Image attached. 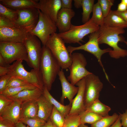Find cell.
<instances>
[{
    "label": "cell",
    "instance_id": "1",
    "mask_svg": "<svg viewBox=\"0 0 127 127\" xmlns=\"http://www.w3.org/2000/svg\"><path fill=\"white\" fill-rule=\"evenodd\" d=\"M99 31V44H106L113 48L109 52L111 57L118 59L127 56V50L121 48L118 45L119 42H124L125 41V38L120 35L125 33L124 29L111 27L104 24L100 27Z\"/></svg>",
    "mask_w": 127,
    "mask_h": 127
},
{
    "label": "cell",
    "instance_id": "2",
    "mask_svg": "<svg viewBox=\"0 0 127 127\" xmlns=\"http://www.w3.org/2000/svg\"><path fill=\"white\" fill-rule=\"evenodd\" d=\"M61 68L50 49L46 46H43L40 71L44 86L49 91Z\"/></svg>",
    "mask_w": 127,
    "mask_h": 127
},
{
    "label": "cell",
    "instance_id": "3",
    "mask_svg": "<svg viewBox=\"0 0 127 127\" xmlns=\"http://www.w3.org/2000/svg\"><path fill=\"white\" fill-rule=\"evenodd\" d=\"M65 43L58 33H55L50 36L45 46L50 50L61 68L65 70L69 68L72 60Z\"/></svg>",
    "mask_w": 127,
    "mask_h": 127
},
{
    "label": "cell",
    "instance_id": "4",
    "mask_svg": "<svg viewBox=\"0 0 127 127\" xmlns=\"http://www.w3.org/2000/svg\"><path fill=\"white\" fill-rule=\"evenodd\" d=\"M100 27L94 23L90 19L86 23L80 25H71L67 32L58 33L65 43H77L80 45V42H83V39L86 36L99 30Z\"/></svg>",
    "mask_w": 127,
    "mask_h": 127
},
{
    "label": "cell",
    "instance_id": "5",
    "mask_svg": "<svg viewBox=\"0 0 127 127\" xmlns=\"http://www.w3.org/2000/svg\"><path fill=\"white\" fill-rule=\"evenodd\" d=\"M99 34V30L91 33L89 36L88 41L85 44L77 47L69 46L67 48L71 56L74 51L79 50H83L93 54L97 59L100 65L102 68L107 79L109 81L108 76L102 62L101 58L104 54L109 53L112 50L109 48L103 49L100 48L98 40Z\"/></svg>",
    "mask_w": 127,
    "mask_h": 127
},
{
    "label": "cell",
    "instance_id": "6",
    "mask_svg": "<svg viewBox=\"0 0 127 127\" xmlns=\"http://www.w3.org/2000/svg\"><path fill=\"white\" fill-rule=\"evenodd\" d=\"M20 60L14 62L9 67L8 74L20 78L43 90L44 86L40 71L33 69L30 71L26 70Z\"/></svg>",
    "mask_w": 127,
    "mask_h": 127
},
{
    "label": "cell",
    "instance_id": "7",
    "mask_svg": "<svg viewBox=\"0 0 127 127\" xmlns=\"http://www.w3.org/2000/svg\"><path fill=\"white\" fill-rule=\"evenodd\" d=\"M0 55L8 63L15 61H28V54L24 43L0 42Z\"/></svg>",
    "mask_w": 127,
    "mask_h": 127
},
{
    "label": "cell",
    "instance_id": "8",
    "mask_svg": "<svg viewBox=\"0 0 127 127\" xmlns=\"http://www.w3.org/2000/svg\"><path fill=\"white\" fill-rule=\"evenodd\" d=\"M41 42L36 36L29 32L24 43L28 54L27 64L30 67L40 71L42 54Z\"/></svg>",
    "mask_w": 127,
    "mask_h": 127
},
{
    "label": "cell",
    "instance_id": "9",
    "mask_svg": "<svg viewBox=\"0 0 127 127\" xmlns=\"http://www.w3.org/2000/svg\"><path fill=\"white\" fill-rule=\"evenodd\" d=\"M57 28L55 23L39 9L38 22L34 29L30 32L39 39L43 46H45L50 36L56 33Z\"/></svg>",
    "mask_w": 127,
    "mask_h": 127
},
{
    "label": "cell",
    "instance_id": "10",
    "mask_svg": "<svg viewBox=\"0 0 127 127\" xmlns=\"http://www.w3.org/2000/svg\"><path fill=\"white\" fill-rule=\"evenodd\" d=\"M71 56L72 63L69 68L70 74L67 79L71 83L75 85L78 81L92 73L86 68L87 61L82 54L72 53Z\"/></svg>",
    "mask_w": 127,
    "mask_h": 127
},
{
    "label": "cell",
    "instance_id": "11",
    "mask_svg": "<svg viewBox=\"0 0 127 127\" xmlns=\"http://www.w3.org/2000/svg\"><path fill=\"white\" fill-rule=\"evenodd\" d=\"M16 10L17 16L14 23L15 26L30 32L35 28L38 22L39 9L36 8H29Z\"/></svg>",
    "mask_w": 127,
    "mask_h": 127
},
{
    "label": "cell",
    "instance_id": "12",
    "mask_svg": "<svg viewBox=\"0 0 127 127\" xmlns=\"http://www.w3.org/2000/svg\"><path fill=\"white\" fill-rule=\"evenodd\" d=\"M103 87V84L98 76L92 73L86 77L84 93L86 110L93 102L99 99Z\"/></svg>",
    "mask_w": 127,
    "mask_h": 127
},
{
    "label": "cell",
    "instance_id": "13",
    "mask_svg": "<svg viewBox=\"0 0 127 127\" xmlns=\"http://www.w3.org/2000/svg\"><path fill=\"white\" fill-rule=\"evenodd\" d=\"M29 32L16 26L0 28V42L24 43Z\"/></svg>",
    "mask_w": 127,
    "mask_h": 127
},
{
    "label": "cell",
    "instance_id": "14",
    "mask_svg": "<svg viewBox=\"0 0 127 127\" xmlns=\"http://www.w3.org/2000/svg\"><path fill=\"white\" fill-rule=\"evenodd\" d=\"M37 8L55 23L58 13L61 8V0H39Z\"/></svg>",
    "mask_w": 127,
    "mask_h": 127
},
{
    "label": "cell",
    "instance_id": "15",
    "mask_svg": "<svg viewBox=\"0 0 127 127\" xmlns=\"http://www.w3.org/2000/svg\"><path fill=\"white\" fill-rule=\"evenodd\" d=\"M85 77L78 81L75 84L78 87L79 90L76 95L73 99L69 115H79L86 110L84 103Z\"/></svg>",
    "mask_w": 127,
    "mask_h": 127
},
{
    "label": "cell",
    "instance_id": "16",
    "mask_svg": "<svg viewBox=\"0 0 127 127\" xmlns=\"http://www.w3.org/2000/svg\"><path fill=\"white\" fill-rule=\"evenodd\" d=\"M75 15V12L72 9L61 8L58 13L55 22L59 33L65 32L69 29L72 24L71 20Z\"/></svg>",
    "mask_w": 127,
    "mask_h": 127
},
{
    "label": "cell",
    "instance_id": "17",
    "mask_svg": "<svg viewBox=\"0 0 127 127\" xmlns=\"http://www.w3.org/2000/svg\"><path fill=\"white\" fill-rule=\"evenodd\" d=\"M58 75L60 82L62 91L60 102L63 104L64 99L67 98L70 103L71 104L73 97L78 91L79 88L68 81L65 77L63 69H61Z\"/></svg>",
    "mask_w": 127,
    "mask_h": 127
},
{
    "label": "cell",
    "instance_id": "18",
    "mask_svg": "<svg viewBox=\"0 0 127 127\" xmlns=\"http://www.w3.org/2000/svg\"><path fill=\"white\" fill-rule=\"evenodd\" d=\"M43 90L36 87L33 89L24 90L15 95L7 96L9 99L19 102L22 104L28 102L37 101L43 94Z\"/></svg>",
    "mask_w": 127,
    "mask_h": 127
},
{
    "label": "cell",
    "instance_id": "19",
    "mask_svg": "<svg viewBox=\"0 0 127 127\" xmlns=\"http://www.w3.org/2000/svg\"><path fill=\"white\" fill-rule=\"evenodd\" d=\"M21 104V103L13 100L0 113V117L16 124L20 121Z\"/></svg>",
    "mask_w": 127,
    "mask_h": 127
},
{
    "label": "cell",
    "instance_id": "20",
    "mask_svg": "<svg viewBox=\"0 0 127 127\" xmlns=\"http://www.w3.org/2000/svg\"><path fill=\"white\" fill-rule=\"evenodd\" d=\"M39 0H0V3L8 8L15 10L29 8H37Z\"/></svg>",
    "mask_w": 127,
    "mask_h": 127
},
{
    "label": "cell",
    "instance_id": "21",
    "mask_svg": "<svg viewBox=\"0 0 127 127\" xmlns=\"http://www.w3.org/2000/svg\"><path fill=\"white\" fill-rule=\"evenodd\" d=\"M38 106L37 116L47 122L49 119L53 106L43 94L37 101Z\"/></svg>",
    "mask_w": 127,
    "mask_h": 127
},
{
    "label": "cell",
    "instance_id": "22",
    "mask_svg": "<svg viewBox=\"0 0 127 127\" xmlns=\"http://www.w3.org/2000/svg\"><path fill=\"white\" fill-rule=\"evenodd\" d=\"M104 24L112 28L123 29L127 28V23L115 14L114 10H111L107 16L104 18Z\"/></svg>",
    "mask_w": 127,
    "mask_h": 127
},
{
    "label": "cell",
    "instance_id": "23",
    "mask_svg": "<svg viewBox=\"0 0 127 127\" xmlns=\"http://www.w3.org/2000/svg\"><path fill=\"white\" fill-rule=\"evenodd\" d=\"M43 95L65 117L70 112L71 104L64 105L55 99L51 95L47 88L44 87Z\"/></svg>",
    "mask_w": 127,
    "mask_h": 127
},
{
    "label": "cell",
    "instance_id": "24",
    "mask_svg": "<svg viewBox=\"0 0 127 127\" xmlns=\"http://www.w3.org/2000/svg\"><path fill=\"white\" fill-rule=\"evenodd\" d=\"M38 106L37 101L28 102L21 104L20 118H32L37 116Z\"/></svg>",
    "mask_w": 127,
    "mask_h": 127
},
{
    "label": "cell",
    "instance_id": "25",
    "mask_svg": "<svg viewBox=\"0 0 127 127\" xmlns=\"http://www.w3.org/2000/svg\"><path fill=\"white\" fill-rule=\"evenodd\" d=\"M111 108L101 102L99 99L91 104L86 111L95 113L103 117L109 115Z\"/></svg>",
    "mask_w": 127,
    "mask_h": 127
},
{
    "label": "cell",
    "instance_id": "26",
    "mask_svg": "<svg viewBox=\"0 0 127 127\" xmlns=\"http://www.w3.org/2000/svg\"><path fill=\"white\" fill-rule=\"evenodd\" d=\"M94 2V0H82L83 12L82 21L83 24L87 22L90 19V16L92 12Z\"/></svg>",
    "mask_w": 127,
    "mask_h": 127
},
{
    "label": "cell",
    "instance_id": "27",
    "mask_svg": "<svg viewBox=\"0 0 127 127\" xmlns=\"http://www.w3.org/2000/svg\"><path fill=\"white\" fill-rule=\"evenodd\" d=\"M92 15L90 19L93 22L100 27L104 24V17L98 2L94 4L92 11Z\"/></svg>",
    "mask_w": 127,
    "mask_h": 127
},
{
    "label": "cell",
    "instance_id": "28",
    "mask_svg": "<svg viewBox=\"0 0 127 127\" xmlns=\"http://www.w3.org/2000/svg\"><path fill=\"white\" fill-rule=\"evenodd\" d=\"M81 123H88L91 125L103 117L94 112L85 111L79 115Z\"/></svg>",
    "mask_w": 127,
    "mask_h": 127
},
{
    "label": "cell",
    "instance_id": "29",
    "mask_svg": "<svg viewBox=\"0 0 127 127\" xmlns=\"http://www.w3.org/2000/svg\"><path fill=\"white\" fill-rule=\"evenodd\" d=\"M119 115L115 113L112 115L103 117L91 125V127H109L118 118Z\"/></svg>",
    "mask_w": 127,
    "mask_h": 127
},
{
    "label": "cell",
    "instance_id": "30",
    "mask_svg": "<svg viewBox=\"0 0 127 127\" xmlns=\"http://www.w3.org/2000/svg\"><path fill=\"white\" fill-rule=\"evenodd\" d=\"M37 87L32 84L24 86L7 88L0 94H3L6 96H11L15 95L20 91L25 89H33Z\"/></svg>",
    "mask_w": 127,
    "mask_h": 127
},
{
    "label": "cell",
    "instance_id": "31",
    "mask_svg": "<svg viewBox=\"0 0 127 127\" xmlns=\"http://www.w3.org/2000/svg\"><path fill=\"white\" fill-rule=\"evenodd\" d=\"M20 121L29 127H42L46 122L37 116L32 118H21Z\"/></svg>",
    "mask_w": 127,
    "mask_h": 127
},
{
    "label": "cell",
    "instance_id": "32",
    "mask_svg": "<svg viewBox=\"0 0 127 127\" xmlns=\"http://www.w3.org/2000/svg\"><path fill=\"white\" fill-rule=\"evenodd\" d=\"M17 15V10L9 8L0 3V16L9 19L14 23Z\"/></svg>",
    "mask_w": 127,
    "mask_h": 127
},
{
    "label": "cell",
    "instance_id": "33",
    "mask_svg": "<svg viewBox=\"0 0 127 127\" xmlns=\"http://www.w3.org/2000/svg\"><path fill=\"white\" fill-rule=\"evenodd\" d=\"M49 119L57 127H63L65 117L53 106Z\"/></svg>",
    "mask_w": 127,
    "mask_h": 127
},
{
    "label": "cell",
    "instance_id": "34",
    "mask_svg": "<svg viewBox=\"0 0 127 127\" xmlns=\"http://www.w3.org/2000/svg\"><path fill=\"white\" fill-rule=\"evenodd\" d=\"M80 123L79 114H68L65 117L63 127H78Z\"/></svg>",
    "mask_w": 127,
    "mask_h": 127
},
{
    "label": "cell",
    "instance_id": "35",
    "mask_svg": "<svg viewBox=\"0 0 127 127\" xmlns=\"http://www.w3.org/2000/svg\"><path fill=\"white\" fill-rule=\"evenodd\" d=\"M31 84H32L18 77L11 76L5 89L8 87H20Z\"/></svg>",
    "mask_w": 127,
    "mask_h": 127
},
{
    "label": "cell",
    "instance_id": "36",
    "mask_svg": "<svg viewBox=\"0 0 127 127\" xmlns=\"http://www.w3.org/2000/svg\"><path fill=\"white\" fill-rule=\"evenodd\" d=\"M114 0H98L103 12L104 17H106L111 11V8L113 5Z\"/></svg>",
    "mask_w": 127,
    "mask_h": 127
},
{
    "label": "cell",
    "instance_id": "37",
    "mask_svg": "<svg viewBox=\"0 0 127 127\" xmlns=\"http://www.w3.org/2000/svg\"><path fill=\"white\" fill-rule=\"evenodd\" d=\"M13 101L8 98L6 96L0 94V113Z\"/></svg>",
    "mask_w": 127,
    "mask_h": 127
},
{
    "label": "cell",
    "instance_id": "38",
    "mask_svg": "<svg viewBox=\"0 0 127 127\" xmlns=\"http://www.w3.org/2000/svg\"><path fill=\"white\" fill-rule=\"evenodd\" d=\"M11 77L8 74L0 76V93L5 89Z\"/></svg>",
    "mask_w": 127,
    "mask_h": 127
},
{
    "label": "cell",
    "instance_id": "39",
    "mask_svg": "<svg viewBox=\"0 0 127 127\" xmlns=\"http://www.w3.org/2000/svg\"><path fill=\"white\" fill-rule=\"evenodd\" d=\"M15 26L14 23L9 19L0 16V28H7Z\"/></svg>",
    "mask_w": 127,
    "mask_h": 127
},
{
    "label": "cell",
    "instance_id": "40",
    "mask_svg": "<svg viewBox=\"0 0 127 127\" xmlns=\"http://www.w3.org/2000/svg\"><path fill=\"white\" fill-rule=\"evenodd\" d=\"M0 127H16V124L9 120L0 117Z\"/></svg>",
    "mask_w": 127,
    "mask_h": 127
},
{
    "label": "cell",
    "instance_id": "41",
    "mask_svg": "<svg viewBox=\"0 0 127 127\" xmlns=\"http://www.w3.org/2000/svg\"><path fill=\"white\" fill-rule=\"evenodd\" d=\"M72 0H61V8L72 9Z\"/></svg>",
    "mask_w": 127,
    "mask_h": 127
},
{
    "label": "cell",
    "instance_id": "42",
    "mask_svg": "<svg viewBox=\"0 0 127 127\" xmlns=\"http://www.w3.org/2000/svg\"><path fill=\"white\" fill-rule=\"evenodd\" d=\"M119 115L123 127H127V110L123 114L119 113Z\"/></svg>",
    "mask_w": 127,
    "mask_h": 127
},
{
    "label": "cell",
    "instance_id": "43",
    "mask_svg": "<svg viewBox=\"0 0 127 127\" xmlns=\"http://www.w3.org/2000/svg\"><path fill=\"white\" fill-rule=\"evenodd\" d=\"M114 11L115 14L121 17L127 23V10L123 12L118 11L117 10H114Z\"/></svg>",
    "mask_w": 127,
    "mask_h": 127
},
{
    "label": "cell",
    "instance_id": "44",
    "mask_svg": "<svg viewBox=\"0 0 127 127\" xmlns=\"http://www.w3.org/2000/svg\"><path fill=\"white\" fill-rule=\"evenodd\" d=\"M127 10V6L123 3L121 2L118 4L117 11L120 12H123Z\"/></svg>",
    "mask_w": 127,
    "mask_h": 127
},
{
    "label": "cell",
    "instance_id": "45",
    "mask_svg": "<svg viewBox=\"0 0 127 127\" xmlns=\"http://www.w3.org/2000/svg\"><path fill=\"white\" fill-rule=\"evenodd\" d=\"M9 70V67H3L0 66V76L8 74Z\"/></svg>",
    "mask_w": 127,
    "mask_h": 127
},
{
    "label": "cell",
    "instance_id": "46",
    "mask_svg": "<svg viewBox=\"0 0 127 127\" xmlns=\"http://www.w3.org/2000/svg\"><path fill=\"white\" fill-rule=\"evenodd\" d=\"M10 65L9 64L7 63L4 58L0 55V66L8 67H9Z\"/></svg>",
    "mask_w": 127,
    "mask_h": 127
},
{
    "label": "cell",
    "instance_id": "47",
    "mask_svg": "<svg viewBox=\"0 0 127 127\" xmlns=\"http://www.w3.org/2000/svg\"><path fill=\"white\" fill-rule=\"evenodd\" d=\"M122 126L121 120L119 116L116 121L109 127H121Z\"/></svg>",
    "mask_w": 127,
    "mask_h": 127
},
{
    "label": "cell",
    "instance_id": "48",
    "mask_svg": "<svg viewBox=\"0 0 127 127\" xmlns=\"http://www.w3.org/2000/svg\"><path fill=\"white\" fill-rule=\"evenodd\" d=\"M42 127H57L49 119Z\"/></svg>",
    "mask_w": 127,
    "mask_h": 127
},
{
    "label": "cell",
    "instance_id": "49",
    "mask_svg": "<svg viewBox=\"0 0 127 127\" xmlns=\"http://www.w3.org/2000/svg\"><path fill=\"white\" fill-rule=\"evenodd\" d=\"M74 5L76 8H79L82 7V0H74Z\"/></svg>",
    "mask_w": 127,
    "mask_h": 127
},
{
    "label": "cell",
    "instance_id": "50",
    "mask_svg": "<svg viewBox=\"0 0 127 127\" xmlns=\"http://www.w3.org/2000/svg\"><path fill=\"white\" fill-rule=\"evenodd\" d=\"M16 127H29L28 126H26L20 121L16 124Z\"/></svg>",
    "mask_w": 127,
    "mask_h": 127
},
{
    "label": "cell",
    "instance_id": "51",
    "mask_svg": "<svg viewBox=\"0 0 127 127\" xmlns=\"http://www.w3.org/2000/svg\"><path fill=\"white\" fill-rule=\"evenodd\" d=\"M78 127H88L85 124L80 123Z\"/></svg>",
    "mask_w": 127,
    "mask_h": 127
},
{
    "label": "cell",
    "instance_id": "52",
    "mask_svg": "<svg viewBox=\"0 0 127 127\" xmlns=\"http://www.w3.org/2000/svg\"><path fill=\"white\" fill-rule=\"evenodd\" d=\"M121 2L123 3L127 6V0H121Z\"/></svg>",
    "mask_w": 127,
    "mask_h": 127
},
{
    "label": "cell",
    "instance_id": "53",
    "mask_svg": "<svg viewBox=\"0 0 127 127\" xmlns=\"http://www.w3.org/2000/svg\"><path fill=\"white\" fill-rule=\"evenodd\" d=\"M124 43L126 45H127V41H125L124 42Z\"/></svg>",
    "mask_w": 127,
    "mask_h": 127
}]
</instances>
